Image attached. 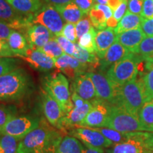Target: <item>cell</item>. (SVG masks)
Masks as SVG:
<instances>
[{"label": "cell", "mask_w": 153, "mask_h": 153, "mask_svg": "<svg viewBox=\"0 0 153 153\" xmlns=\"http://www.w3.org/2000/svg\"><path fill=\"white\" fill-rule=\"evenodd\" d=\"M62 139L58 131L41 120L19 142L16 153H55Z\"/></svg>", "instance_id": "cell-1"}, {"label": "cell", "mask_w": 153, "mask_h": 153, "mask_svg": "<svg viewBox=\"0 0 153 153\" xmlns=\"http://www.w3.org/2000/svg\"><path fill=\"white\" fill-rule=\"evenodd\" d=\"M32 80L22 68L0 76V101H16L22 99L30 90Z\"/></svg>", "instance_id": "cell-2"}, {"label": "cell", "mask_w": 153, "mask_h": 153, "mask_svg": "<svg viewBox=\"0 0 153 153\" xmlns=\"http://www.w3.org/2000/svg\"><path fill=\"white\" fill-rule=\"evenodd\" d=\"M143 61L140 55L130 53L111 66L106 74L114 83L121 86L137 77Z\"/></svg>", "instance_id": "cell-3"}, {"label": "cell", "mask_w": 153, "mask_h": 153, "mask_svg": "<svg viewBox=\"0 0 153 153\" xmlns=\"http://www.w3.org/2000/svg\"><path fill=\"white\" fill-rule=\"evenodd\" d=\"M146 101L142 82L140 79L136 77L119 86L116 106L123 107L135 117L138 118L139 111Z\"/></svg>", "instance_id": "cell-4"}, {"label": "cell", "mask_w": 153, "mask_h": 153, "mask_svg": "<svg viewBox=\"0 0 153 153\" xmlns=\"http://www.w3.org/2000/svg\"><path fill=\"white\" fill-rule=\"evenodd\" d=\"M106 128L122 133L147 131L138 118L130 114L123 107L116 105H110Z\"/></svg>", "instance_id": "cell-5"}, {"label": "cell", "mask_w": 153, "mask_h": 153, "mask_svg": "<svg viewBox=\"0 0 153 153\" xmlns=\"http://www.w3.org/2000/svg\"><path fill=\"white\" fill-rule=\"evenodd\" d=\"M44 89L57 101L65 114H68L73 107L69 82L64 74L58 73L48 76L44 81Z\"/></svg>", "instance_id": "cell-6"}, {"label": "cell", "mask_w": 153, "mask_h": 153, "mask_svg": "<svg viewBox=\"0 0 153 153\" xmlns=\"http://www.w3.org/2000/svg\"><path fill=\"white\" fill-rule=\"evenodd\" d=\"M126 142L116 144L107 153H143L153 149V134L145 132H130Z\"/></svg>", "instance_id": "cell-7"}, {"label": "cell", "mask_w": 153, "mask_h": 153, "mask_svg": "<svg viewBox=\"0 0 153 153\" xmlns=\"http://www.w3.org/2000/svg\"><path fill=\"white\" fill-rule=\"evenodd\" d=\"M94 85L97 99L110 105H117L119 85L108 79L106 74L101 72H87Z\"/></svg>", "instance_id": "cell-8"}, {"label": "cell", "mask_w": 153, "mask_h": 153, "mask_svg": "<svg viewBox=\"0 0 153 153\" xmlns=\"http://www.w3.org/2000/svg\"><path fill=\"white\" fill-rule=\"evenodd\" d=\"M31 22L33 24L45 26L55 36L60 35L65 25L64 20L57 9L48 4L32 15Z\"/></svg>", "instance_id": "cell-9"}, {"label": "cell", "mask_w": 153, "mask_h": 153, "mask_svg": "<svg viewBox=\"0 0 153 153\" xmlns=\"http://www.w3.org/2000/svg\"><path fill=\"white\" fill-rule=\"evenodd\" d=\"M72 101L73 107L61 120L60 124L61 130L79 126L93 107L91 101L82 99L74 92L72 94Z\"/></svg>", "instance_id": "cell-10"}, {"label": "cell", "mask_w": 153, "mask_h": 153, "mask_svg": "<svg viewBox=\"0 0 153 153\" xmlns=\"http://www.w3.org/2000/svg\"><path fill=\"white\" fill-rule=\"evenodd\" d=\"M41 120L38 118L29 116H14L0 131V133L9 135L22 140L41 123Z\"/></svg>", "instance_id": "cell-11"}, {"label": "cell", "mask_w": 153, "mask_h": 153, "mask_svg": "<svg viewBox=\"0 0 153 153\" xmlns=\"http://www.w3.org/2000/svg\"><path fill=\"white\" fill-rule=\"evenodd\" d=\"M70 133L71 136L79 140L87 148L104 150V148H108L113 145V143L97 128L80 126L72 129Z\"/></svg>", "instance_id": "cell-12"}, {"label": "cell", "mask_w": 153, "mask_h": 153, "mask_svg": "<svg viewBox=\"0 0 153 153\" xmlns=\"http://www.w3.org/2000/svg\"><path fill=\"white\" fill-rule=\"evenodd\" d=\"M93 107L79 126L88 128H106L109 115L110 104L96 99L92 101Z\"/></svg>", "instance_id": "cell-13"}, {"label": "cell", "mask_w": 153, "mask_h": 153, "mask_svg": "<svg viewBox=\"0 0 153 153\" xmlns=\"http://www.w3.org/2000/svg\"><path fill=\"white\" fill-rule=\"evenodd\" d=\"M41 101L43 114L51 126L60 129V124L65 114L60 104L45 89L41 91Z\"/></svg>", "instance_id": "cell-14"}, {"label": "cell", "mask_w": 153, "mask_h": 153, "mask_svg": "<svg viewBox=\"0 0 153 153\" xmlns=\"http://www.w3.org/2000/svg\"><path fill=\"white\" fill-rule=\"evenodd\" d=\"M55 67L73 79L76 76L85 74L86 70L89 69L74 57L65 53L55 59Z\"/></svg>", "instance_id": "cell-15"}, {"label": "cell", "mask_w": 153, "mask_h": 153, "mask_svg": "<svg viewBox=\"0 0 153 153\" xmlns=\"http://www.w3.org/2000/svg\"><path fill=\"white\" fill-rule=\"evenodd\" d=\"M26 61L33 69L41 72H48L55 67V60L43 51L29 47L24 56L19 57Z\"/></svg>", "instance_id": "cell-16"}, {"label": "cell", "mask_w": 153, "mask_h": 153, "mask_svg": "<svg viewBox=\"0 0 153 153\" xmlns=\"http://www.w3.org/2000/svg\"><path fill=\"white\" fill-rule=\"evenodd\" d=\"M26 36L30 48L40 49L55 36L43 25L33 24L28 28Z\"/></svg>", "instance_id": "cell-17"}, {"label": "cell", "mask_w": 153, "mask_h": 153, "mask_svg": "<svg viewBox=\"0 0 153 153\" xmlns=\"http://www.w3.org/2000/svg\"><path fill=\"white\" fill-rule=\"evenodd\" d=\"M72 89L73 92L86 101H92L97 99L94 85L87 72L74 79Z\"/></svg>", "instance_id": "cell-18"}, {"label": "cell", "mask_w": 153, "mask_h": 153, "mask_svg": "<svg viewBox=\"0 0 153 153\" xmlns=\"http://www.w3.org/2000/svg\"><path fill=\"white\" fill-rule=\"evenodd\" d=\"M145 37L142 30L138 28L117 34L116 41L121 44L130 53L137 54L140 43Z\"/></svg>", "instance_id": "cell-19"}, {"label": "cell", "mask_w": 153, "mask_h": 153, "mask_svg": "<svg viewBox=\"0 0 153 153\" xmlns=\"http://www.w3.org/2000/svg\"><path fill=\"white\" fill-rule=\"evenodd\" d=\"M116 39V33L114 28H106L102 30H97L95 36L96 54L102 59L108 49L111 46Z\"/></svg>", "instance_id": "cell-20"}, {"label": "cell", "mask_w": 153, "mask_h": 153, "mask_svg": "<svg viewBox=\"0 0 153 153\" xmlns=\"http://www.w3.org/2000/svg\"><path fill=\"white\" fill-rule=\"evenodd\" d=\"M113 14L114 11L108 5L101 4H95L93 8L89 12L91 24L94 27L98 30H102L107 28V20L111 18Z\"/></svg>", "instance_id": "cell-21"}, {"label": "cell", "mask_w": 153, "mask_h": 153, "mask_svg": "<svg viewBox=\"0 0 153 153\" xmlns=\"http://www.w3.org/2000/svg\"><path fill=\"white\" fill-rule=\"evenodd\" d=\"M130 52L127 51L121 44L115 41L111 46L102 59H100V67L102 70L109 68L111 66L120 61L126 57Z\"/></svg>", "instance_id": "cell-22"}, {"label": "cell", "mask_w": 153, "mask_h": 153, "mask_svg": "<svg viewBox=\"0 0 153 153\" xmlns=\"http://www.w3.org/2000/svg\"><path fill=\"white\" fill-rule=\"evenodd\" d=\"M7 41L16 57L24 56L30 47L26 35L16 30H13Z\"/></svg>", "instance_id": "cell-23"}, {"label": "cell", "mask_w": 153, "mask_h": 153, "mask_svg": "<svg viewBox=\"0 0 153 153\" xmlns=\"http://www.w3.org/2000/svg\"><path fill=\"white\" fill-rule=\"evenodd\" d=\"M55 7L60 13L64 22L66 23L76 24L85 15V13L73 1L67 4Z\"/></svg>", "instance_id": "cell-24"}, {"label": "cell", "mask_w": 153, "mask_h": 153, "mask_svg": "<svg viewBox=\"0 0 153 153\" xmlns=\"http://www.w3.org/2000/svg\"><path fill=\"white\" fill-rule=\"evenodd\" d=\"M147 101L153 100V62L145 60L143 72H139ZM146 101V102H147Z\"/></svg>", "instance_id": "cell-25"}, {"label": "cell", "mask_w": 153, "mask_h": 153, "mask_svg": "<svg viewBox=\"0 0 153 153\" xmlns=\"http://www.w3.org/2000/svg\"><path fill=\"white\" fill-rule=\"evenodd\" d=\"M7 2L19 14L31 15L41 8V0H7Z\"/></svg>", "instance_id": "cell-26"}, {"label": "cell", "mask_w": 153, "mask_h": 153, "mask_svg": "<svg viewBox=\"0 0 153 153\" xmlns=\"http://www.w3.org/2000/svg\"><path fill=\"white\" fill-rule=\"evenodd\" d=\"M143 18L141 15H137L127 11L123 18L120 20L116 28H114L116 35L127 30L136 29L140 27Z\"/></svg>", "instance_id": "cell-27"}, {"label": "cell", "mask_w": 153, "mask_h": 153, "mask_svg": "<svg viewBox=\"0 0 153 153\" xmlns=\"http://www.w3.org/2000/svg\"><path fill=\"white\" fill-rule=\"evenodd\" d=\"M73 57L89 68L95 69L100 66V59L96 53H91L76 43V49Z\"/></svg>", "instance_id": "cell-28"}, {"label": "cell", "mask_w": 153, "mask_h": 153, "mask_svg": "<svg viewBox=\"0 0 153 153\" xmlns=\"http://www.w3.org/2000/svg\"><path fill=\"white\" fill-rule=\"evenodd\" d=\"M55 153H83V146L76 137L66 135L61 140Z\"/></svg>", "instance_id": "cell-29"}, {"label": "cell", "mask_w": 153, "mask_h": 153, "mask_svg": "<svg viewBox=\"0 0 153 153\" xmlns=\"http://www.w3.org/2000/svg\"><path fill=\"white\" fill-rule=\"evenodd\" d=\"M138 118L147 131L153 132V101L145 103L139 111Z\"/></svg>", "instance_id": "cell-30"}, {"label": "cell", "mask_w": 153, "mask_h": 153, "mask_svg": "<svg viewBox=\"0 0 153 153\" xmlns=\"http://www.w3.org/2000/svg\"><path fill=\"white\" fill-rule=\"evenodd\" d=\"M23 15L17 12L7 0H0V19L11 24L22 18Z\"/></svg>", "instance_id": "cell-31"}, {"label": "cell", "mask_w": 153, "mask_h": 153, "mask_svg": "<svg viewBox=\"0 0 153 153\" xmlns=\"http://www.w3.org/2000/svg\"><path fill=\"white\" fill-rule=\"evenodd\" d=\"M20 140L9 135L0 137V153H16Z\"/></svg>", "instance_id": "cell-32"}, {"label": "cell", "mask_w": 153, "mask_h": 153, "mask_svg": "<svg viewBox=\"0 0 153 153\" xmlns=\"http://www.w3.org/2000/svg\"><path fill=\"white\" fill-rule=\"evenodd\" d=\"M38 50L43 51L44 53H45L54 60L58 58L59 57H60L65 53L60 44L57 41L56 38H55V36L51 38L43 48Z\"/></svg>", "instance_id": "cell-33"}, {"label": "cell", "mask_w": 153, "mask_h": 153, "mask_svg": "<svg viewBox=\"0 0 153 153\" xmlns=\"http://www.w3.org/2000/svg\"><path fill=\"white\" fill-rule=\"evenodd\" d=\"M97 30L93 27L88 31L87 33L84 34L82 37L77 40V44L80 47L83 48L85 50L91 53H96L95 46V36Z\"/></svg>", "instance_id": "cell-34"}, {"label": "cell", "mask_w": 153, "mask_h": 153, "mask_svg": "<svg viewBox=\"0 0 153 153\" xmlns=\"http://www.w3.org/2000/svg\"><path fill=\"white\" fill-rule=\"evenodd\" d=\"M97 130L101 132L107 139L109 140L111 142L115 144L124 143L129 138L128 133H122L108 128H97Z\"/></svg>", "instance_id": "cell-35"}, {"label": "cell", "mask_w": 153, "mask_h": 153, "mask_svg": "<svg viewBox=\"0 0 153 153\" xmlns=\"http://www.w3.org/2000/svg\"><path fill=\"white\" fill-rule=\"evenodd\" d=\"M137 54L140 55L144 60L153 62V36L144 38L140 43Z\"/></svg>", "instance_id": "cell-36"}, {"label": "cell", "mask_w": 153, "mask_h": 153, "mask_svg": "<svg viewBox=\"0 0 153 153\" xmlns=\"http://www.w3.org/2000/svg\"><path fill=\"white\" fill-rule=\"evenodd\" d=\"M19 61L12 57H1L0 59V76L12 72L18 68Z\"/></svg>", "instance_id": "cell-37"}, {"label": "cell", "mask_w": 153, "mask_h": 153, "mask_svg": "<svg viewBox=\"0 0 153 153\" xmlns=\"http://www.w3.org/2000/svg\"><path fill=\"white\" fill-rule=\"evenodd\" d=\"M93 27V25L91 24V19L89 18V14H85L81 20L79 21L75 24L76 33L77 40L80 37H82L84 34L87 33L89 30Z\"/></svg>", "instance_id": "cell-38"}, {"label": "cell", "mask_w": 153, "mask_h": 153, "mask_svg": "<svg viewBox=\"0 0 153 153\" xmlns=\"http://www.w3.org/2000/svg\"><path fill=\"white\" fill-rule=\"evenodd\" d=\"M14 116H16V112L14 108L0 105V131Z\"/></svg>", "instance_id": "cell-39"}, {"label": "cell", "mask_w": 153, "mask_h": 153, "mask_svg": "<svg viewBox=\"0 0 153 153\" xmlns=\"http://www.w3.org/2000/svg\"><path fill=\"white\" fill-rule=\"evenodd\" d=\"M56 40L58 42V43L60 44V45L65 54L73 56L74 53L75 52L76 43H74L70 41H69L68 39H67L62 35L56 36Z\"/></svg>", "instance_id": "cell-40"}, {"label": "cell", "mask_w": 153, "mask_h": 153, "mask_svg": "<svg viewBox=\"0 0 153 153\" xmlns=\"http://www.w3.org/2000/svg\"><path fill=\"white\" fill-rule=\"evenodd\" d=\"M60 35H62L72 43H76L77 41V37H76V33L75 24H71V23L65 24Z\"/></svg>", "instance_id": "cell-41"}, {"label": "cell", "mask_w": 153, "mask_h": 153, "mask_svg": "<svg viewBox=\"0 0 153 153\" xmlns=\"http://www.w3.org/2000/svg\"><path fill=\"white\" fill-rule=\"evenodd\" d=\"M72 1L85 14H89V11L95 5L96 0H73Z\"/></svg>", "instance_id": "cell-42"}, {"label": "cell", "mask_w": 153, "mask_h": 153, "mask_svg": "<svg viewBox=\"0 0 153 153\" xmlns=\"http://www.w3.org/2000/svg\"><path fill=\"white\" fill-rule=\"evenodd\" d=\"M128 0H120L119 4L114 11L113 17L118 22H120V19L123 18L124 14L126 12L128 8Z\"/></svg>", "instance_id": "cell-43"}, {"label": "cell", "mask_w": 153, "mask_h": 153, "mask_svg": "<svg viewBox=\"0 0 153 153\" xmlns=\"http://www.w3.org/2000/svg\"><path fill=\"white\" fill-rule=\"evenodd\" d=\"M140 28L145 37H152L153 36V18L143 19Z\"/></svg>", "instance_id": "cell-44"}, {"label": "cell", "mask_w": 153, "mask_h": 153, "mask_svg": "<svg viewBox=\"0 0 153 153\" xmlns=\"http://www.w3.org/2000/svg\"><path fill=\"white\" fill-rule=\"evenodd\" d=\"M143 0H128V9L132 14L141 15L143 10Z\"/></svg>", "instance_id": "cell-45"}, {"label": "cell", "mask_w": 153, "mask_h": 153, "mask_svg": "<svg viewBox=\"0 0 153 153\" xmlns=\"http://www.w3.org/2000/svg\"><path fill=\"white\" fill-rule=\"evenodd\" d=\"M141 16L143 19L153 18V0H143Z\"/></svg>", "instance_id": "cell-46"}, {"label": "cell", "mask_w": 153, "mask_h": 153, "mask_svg": "<svg viewBox=\"0 0 153 153\" xmlns=\"http://www.w3.org/2000/svg\"><path fill=\"white\" fill-rule=\"evenodd\" d=\"M13 30L9 26V23L0 19V40L7 41Z\"/></svg>", "instance_id": "cell-47"}, {"label": "cell", "mask_w": 153, "mask_h": 153, "mask_svg": "<svg viewBox=\"0 0 153 153\" xmlns=\"http://www.w3.org/2000/svg\"><path fill=\"white\" fill-rule=\"evenodd\" d=\"M14 55L11 51L7 41L0 40V57H11Z\"/></svg>", "instance_id": "cell-48"}, {"label": "cell", "mask_w": 153, "mask_h": 153, "mask_svg": "<svg viewBox=\"0 0 153 153\" xmlns=\"http://www.w3.org/2000/svg\"><path fill=\"white\" fill-rule=\"evenodd\" d=\"M45 1L48 4L52 5L53 7H59L72 2L73 0H45Z\"/></svg>", "instance_id": "cell-49"}, {"label": "cell", "mask_w": 153, "mask_h": 153, "mask_svg": "<svg viewBox=\"0 0 153 153\" xmlns=\"http://www.w3.org/2000/svg\"><path fill=\"white\" fill-rule=\"evenodd\" d=\"M104 150H98V149H94L87 148L86 146H83V153H104Z\"/></svg>", "instance_id": "cell-50"}, {"label": "cell", "mask_w": 153, "mask_h": 153, "mask_svg": "<svg viewBox=\"0 0 153 153\" xmlns=\"http://www.w3.org/2000/svg\"><path fill=\"white\" fill-rule=\"evenodd\" d=\"M119 3L120 0H108V2H107V5L112 9L113 11H114L115 9L117 8Z\"/></svg>", "instance_id": "cell-51"}, {"label": "cell", "mask_w": 153, "mask_h": 153, "mask_svg": "<svg viewBox=\"0 0 153 153\" xmlns=\"http://www.w3.org/2000/svg\"><path fill=\"white\" fill-rule=\"evenodd\" d=\"M108 0H96L97 4H106L107 5V2Z\"/></svg>", "instance_id": "cell-52"}, {"label": "cell", "mask_w": 153, "mask_h": 153, "mask_svg": "<svg viewBox=\"0 0 153 153\" xmlns=\"http://www.w3.org/2000/svg\"><path fill=\"white\" fill-rule=\"evenodd\" d=\"M143 153H150V151H148V152H143Z\"/></svg>", "instance_id": "cell-53"}, {"label": "cell", "mask_w": 153, "mask_h": 153, "mask_svg": "<svg viewBox=\"0 0 153 153\" xmlns=\"http://www.w3.org/2000/svg\"><path fill=\"white\" fill-rule=\"evenodd\" d=\"M150 153H153V149H152V150H150Z\"/></svg>", "instance_id": "cell-54"}, {"label": "cell", "mask_w": 153, "mask_h": 153, "mask_svg": "<svg viewBox=\"0 0 153 153\" xmlns=\"http://www.w3.org/2000/svg\"><path fill=\"white\" fill-rule=\"evenodd\" d=\"M0 59H1V57H0Z\"/></svg>", "instance_id": "cell-55"}, {"label": "cell", "mask_w": 153, "mask_h": 153, "mask_svg": "<svg viewBox=\"0 0 153 153\" xmlns=\"http://www.w3.org/2000/svg\"><path fill=\"white\" fill-rule=\"evenodd\" d=\"M152 101H153V100H152Z\"/></svg>", "instance_id": "cell-56"}]
</instances>
